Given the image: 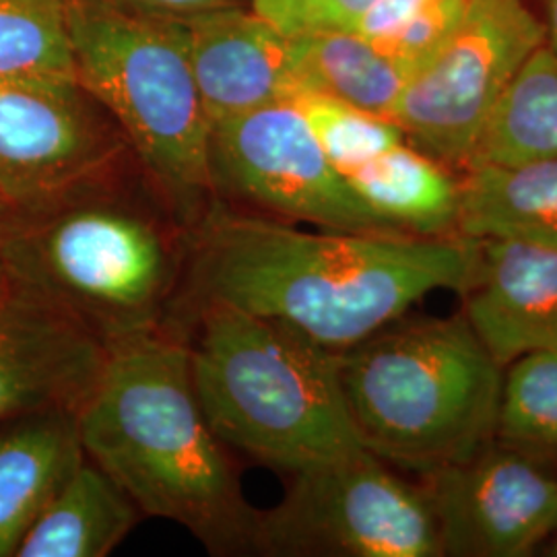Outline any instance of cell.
Segmentation results:
<instances>
[{
	"mask_svg": "<svg viewBox=\"0 0 557 557\" xmlns=\"http://www.w3.org/2000/svg\"><path fill=\"white\" fill-rule=\"evenodd\" d=\"M479 246L481 239L465 236L304 232L220 200L193 232L174 320L218 301L341 354L432 292H465Z\"/></svg>",
	"mask_w": 557,
	"mask_h": 557,
	"instance_id": "obj_1",
	"label": "cell"
},
{
	"mask_svg": "<svg viewBox=\"0 0 557 557\" xmlns=\"http://www.w3.org/2000/svg\"><path fill=\"white\" fill-rule=\"evenodd\" d=\"M85 457L140 515L190 531L213 556H250L259 510L242 492L227 446L200 407L188 347L168 324L108 345L81 403Z\"/></svg>",
	"mask_w": 557,
	"mask_h": 557,
	"instance_id": "obj_2",
	"label": "cell"
},
{
	"mask_svg": "<svg viewBox=\"0 0 557 557\" xmlns=\"http://www.w3.org/2000/svg\"><path fill=\"white\" fill-rule=\"evenodd\" d=\"M193 234L158 193L137 199L122 172L0 234L11 277L110 343L172 324Z\"/></svg>",
	"mask_w": 557,
	"mask_h": 557,
	"instance_id": "obj_3",
	"label": "cell"
},
{
	"mask_svg": "<svg viewBox=\"0 0 557 557\" xmlns=\"http://www.w3.org/2000/svg\"><path fill=\"white\" fill-rule=\"evenodd\" d=\"M172 326L186 338L205 418L227 448L292 475L363 446L337 351L218 301L190 308Z\"/></svg>",
	"mask_w": 557,
	"mask_h": 557,
	"instance_id": "obj_4",
	"label": "cell"
},
{
	"mask_svg": "<svg viewBox=\"0 0 557 557\" xmlns=\"http://www.w3.org/2000/svg\"><path fill=\"white\" fill-rule=\"evenodd\" d=\"M338 368L361 444L388 465L430 475L496 436L502 366L462 317L395 320Z\"/></svg>",
	"mask_w": 557,
	"mask_h": 557,
	"instance_id": "obj_5",
	"label": "cell"
},
{
	"mask_svg": "<svg viewBox=\"0 0 557 557\" xmlns=\"http://www.w3.org/2000/svg\"><path fill=\"white\" fill-rule=\"evenodd\" d=\"M69 27L77 83L116 122L149 186L193 234L220 199L184 23L110 0H69Z\"/></svg>",
	"mask_w": 557,
	"mask_h": 557,
	"instance_id": "obj_6",
	"label": "cell"
},
{
	"mask_svg": "<svg viewBox=\"0 0 557 557\" xmlns=\"http://www.w3.org/2000/svg\"><path fill=\"white\" fill-rule=\"evenodd\" d=\"M277 506L259 510L252 554L269 557H438L425 490L366 446L292 473Z\"/></svg>",
	"mask_w": 557,
	"mask_h": 557,
	"instance_id": "obj_7",
	"label": "cell"
},
{
	"mask_svg": "<svg viewBox=\"0 0 557 557\" xmlns=\"http://www.w3.org/2000/svg\"><path fill=\"white\" fill-rule=\"evenodd\" d=\"M524 0H473L457 29L405 83L391 120L405 139L465 170L499 98L543 46Z\"/></svg>",
	"mask_w": 557,
	"mask_h": 557,
	"instance_id": "obj_8",
	"label": "cell"
},
{
	"mask_svg": "<svg viewBox=\"0 0 557 557\" xmlns=\"http://www.w3.org/2000/svg\"><path fill=\"white\" fill-rule=\"evenodd\" d=\"M131 156L77 81L0 75V234L112 178Z\"/></svg>",
	"mask_w": 557,
	"mask_h": 557,
	"instance_id": "obj_9",
	"label": "cell"
},
{
	"mask_svg": "<svg viewBox=\"0 0 557 557\" xmlns=\"http://www.w3.org/2000/svg\"><path fill=\"white\" fill-rule=\"evenodd\" d=\"M211 172L218 199L242 211L335 232H403L359 199L294 101L211 124Z\"/></svg>",
	"mask_w": 557,
	"mask_h": 557,
	"instance_id": "obj_10",
	"label": "cell"
},
{
	"mask_svg": "<svg viewBox=\"0 0 557 557\" xmlns=\"http://www.w3.org/2000/svg\"><path fill=\"white\" fill-rule=\"evenodd\" d=\"M428 481L444 556H529L557 531V479L510 444H487Z\"/></svg>",
	"mask_w": 557,
	"mask_h": 557,
	"instance_id": "obj_11",
	"label": "cell"
},
{
	"mask_svg": "<svg viewBox=\"0 0 557 557\" xmlns=\"http://www.w3.org/2000/svg\"><path fill=\"white\" fill-rule=\"evenodd\" d=\"M108 347L57 301L0 281V423L52 407L79 409Z\"/></svg>",
	"mask_w": 557,
	"mask_h": 557,
	"instance_id": "obj_12",
	"label": "cell"
},
{
	"mask_svg": "<svg viewBox=\"0 0 557 557\" xmlns=\"http://www.w3.org/2000/svg\"><path fill=\"white\" fill-rule=\"evenodd\" d=\"M180 20L211 124L277 101H292L301 91L289 54V36L259 13L230 4Z\"/></svg>",
	"mask_w": 557,
	"mask_h": 557,
	"instance_id": "obj_13",
	"label": "cell"
},
{
	"mask_svg": "<svg viewBox=\"0 0 557 557\" xmlns=\"http://www.w3.org/2000/svg\"><path fill=\"white\" fill-rule=\"evenodd\" d=\"M467 296L471 329L499 366L557 349V248L481 239Z\"/></svg>",
	"mask_w": 557,
	"mask_h": 557,
	"instance_id": "obj_14",
	"label": "cell"
},
{
	"mask_svg": "<svg viewBox=\"0 0 557 557\" xmlns=\"http://www.w3.org/2000/svg\"><path fill=\"white\" fill-rule=\"evenodd\" d=\"M85 458L79 409L52 407L0 423V557H15Z\"/></svg>",
	"mask_w": 557,
	"mask_h": 557,
	"instance_id": "obj_15",
	"label": "cell"
},
{
	"mask_svg": "<svg viewBox=\"0 0 557 557\" xmlns=\"http://www.w3.org/2000/svg\"><path fill=\"white\" fill-rule=\"evenodd\" d=\"M457 236L557 248V160L467 168L458 180Z\"/></svg>",
	"mask_w": 557,
	"mask_h": 557,
	"instance_id": "obj_16",
	"label": "cell"
},
{
	"mask_svg": "<svg viewBox=\"0 0 557 557\" xmlns=\"http://www.w3.org/2000/svg\"><path fill=\"white\" fill-rule=\"evenodd\" d=\"M139 520L137 504L85 458L27 531L15 557L110 556Z\"/></svg>",
	"mask_w": 557,
	"mask_h": 557,
	"instance_id": "obj_17",
	"label": "cell"
},
{
	"mask_svg": "<svg viewBox=\"0 0 557 557\" xmlns=\"http://www.w3.org/2000/svg\"><path fill=\"white\" fill-rule=\"evenodd\" d=\"M379 218L416 236H457L458 180L407 140L345 176Z\"/></svg>",
	"mask_w": 557,
	"mask_h": 557,
	"instance_id": "obj_18",
	"label": "cell"
},
{
	"mask_svg": "<svg viewBox=\"0 0 557 557\" xmlns=\"http://www.w3.org/2000/svg\"><path fill=\"white\" fill-rule=\"evenodd\" d=\"M301 91H314L391 119L409 73L354 29L289 36ZM299 91V94H301Z\"/></svg>",
	"mask_w": 557,
	"mask_h": 557,
	"instance_id": "obj_19",
	"label": "cell"
},
{
	"mask_svg": "<svg viewBox=\"0 0 557 557\" xmlns=\"http://www.w3.org/2000/svg\"><path fill=\"white\" fill-rule=\"evenodd\" d=\"M535 160H557V57L545 44L510 81L467 168Z\"/></svg>",
	"mask_w": 557,
	"mask_h": 557,
	"instance_id": "obj_20",
	"label": "cell"
},
{
	"mask_svg": "<svg viewBox=\"0 0 557 557\" xmlns=\"http://www.w3.org/2000/svg\"><path fill=\"white\" fill-rule=\"evenodd\" d=\"M0 75L77 81L69 0H0Z\"/></svg>",
	"mask_w": 557,
	"mask_h": 557,
	"instance_id": "obj_21",
	"label": "cell"
},
{
	"mask_svg": "<svg viewBox=\"0 0 557 557\" xmlns=\"http://www.w3.org/2000/svg\"><path fill=\"white\" fill-rule=\"evenodd\" d=\"M473 0H374L349 27L411 77L469 11Z\"/></svg>",
	"mask_w": 557,
	"mask_h": 557,
	"instance_id": "obj_22",
	"label": "cell"
},
{
	"mask_svg": "<svg viewBox=\"0 0 557 557\" xmlns=\"http://www.w3.org/2000/svg\"><path fill=\"white\" fill-rule=\"evenodd\" d=\"M496 434L518 448L557 446V349H539L512 361L502 380Z\"/></svg>",
	"mask_w": 557,
	"mask_h": 557,
	"instance_id": "obj_23",
	"label": "cell"
},
{
	"mask_svg": "<svg viewBox=\"0 0 557 557\" xmlns=\"http://www.w3.org/2000/svg\"><path fill=\"white\" fill-rule=\"evenodd\" d=\"M294 103L319 140L324 156L343 176L403 143L397 122L329 96L301 91Z\"/></svg>",
	"mask_w": 557,
	"mask_h": 557,
	"instance_id": "obj_24",
	"label": "cell"
},
{
	"mask_svg": "<svg viewBox=\"0 0 557 557\" xmlns=\"http://www.w3.org/2000/svg\"><path fill=\"white\" fill-rule=\"evenodd\" d=\"M374 0H252V11L285 36L349 29Z\"/></svg>",
	"mask_w": 557,
	"mask_h": 557,
	"instance_id": "obj_25",
	"label": "cell"
},
{
	"mask_svg": "<svg viewBox=\"0 0 557 557\" xmlns=\"http://www.w3.org/2000/svg\"><path fill=\"white\" fill-rule=\"evenodd\" d=\"M128 2H133L143 11L158 13V15H172V17L197 15V13L232 4V0H128Z\"/></svg>",
	"mask_w": 557,
	"mask_h": 557,
	"instance_id": "obj_26",
	"label": "cell"
},
{
	"mask_svg": "<svg viewBox=\"0 0 557 557\" xmlns=\"http://www.w3.org/2000/svg\"><path fill=\"white\" fill-rule=\"evenodd\" d=\"M543 7V17L541 25H543V36H545V48L552 50L557 57V0H541Z\"/></svg>",
	"mask_w": 557,
	"mask_h": 557,
	"instance_id": "obj_27",
	"label": "cell"
},
{
	"mask_svg": "<svg viewBox=\"0 0 557 557\" xmlns=\"http://www.w3.org/2000/svg\"><path fill=\"white\" fill-rule=\"evenodd\" d=\"M7 277H9V271H7V264H4V259H2V250H0V281H4Z\"/></svg>",
	"mask_w": 557,
	"mask_h": 557,
	"instance_id": "obj_28",
	"label": "cell"
},
{
	"mask_svg": "<svg viewBox=\"0 0 557 557\" xmlns=\"http://www.w3.org/2000/svg\"><path fill=\"white\" fill-rule=\"evenodd\" d=\"M549 556L557 557V539H556V543H554V545H552V552H549Z\"/></svg>",
	"mask_w": 557,
	"mask_h": 557,
	"instance_id": "obj_29",
	"label": "cell"
}]
</instances>
